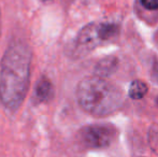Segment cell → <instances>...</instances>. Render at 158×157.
<instances>
[{
    "instance_id": "cell-10",
    "label": "cell",
    "mask_w": 158,
    "mask_h": 157,
    "mask_svg": "<svg viewBox=\"0 0 158 157\" xmlns=\"http://www.w3.org/2000/svg\"><path fill=\"white\" fill-rule=\"evenodd\" d=\"M151 76H152L153 81H154L156 84H158V63H156L154 66H153L152 73H151Z\"/></svg>"
},
{
    "instance_id": "cell-11",
    "label": "cell",
    "mask_w": 158,
    "mask_h": 157,
    "mask_svg": "<svg viewBox=\"0 0 158 157\" xmlns=\"http://www.w3.org/2000/svg\"><path fill=\"white\" fill-rule=\"evenodd\" d=\"M0 29H1V11H0Z\"/></svg>"
},
{
    "instance_id": "cell-6",
    "label": "cell",
    "mask_w": 158,
    "mask_h": 157,
    "mask_svg": "<svg viewBox=\"0 0 158 157\" xmlns=\"http://www.w3.org/2000/svg\"><path fill=\"white\" fill-rule=\"evenodd\" d=\"M118 66V60L114 56H108L102 58L97 63L95 67V76H100V78H108L112 76L117 70Z\"/></svg>"
},
{
    "instance_id": "cell-9",
    "label": "cell",
    "mask_w": 158,
    "mask_h": 157,
    "mask_svg": "<svg viewBox=\"0 0 158 157\" xmlns=\"http://www.w3.org/2000/svg\"><path fill=\"white\" fill-rule=\"evenodd\" d=\"M140 2H141L142 6L146 10H158V0H140Z\"/></svg>"
},
{
    "instance_id": "cell-7",
    "label": "cell",
    "mask_w": 158,
    "mask_h": 157,
    "mask_svg": "<svg viewBox=\"0 0 158 157\" xmlns=\"http://www.w3.org/2000/svg\"><path fill=\"white\" fill-rule=\"evenodd\" d=\"M148 92V87L143 81L140 80H135L131 82L130 86H129L128 95L131 99L133 100H140L142 99Z\"/></svg>"
},
{
    "instance_id": "cell-12",
    "label": "cell",
    "mask_w": 158,
    "mask_h": 157,
    "mask_svg": "<svg viewBox=\"0 0 158 157\" xmlns=\"http://www.w3.org/2000/svg\"><path fill=\"white\" fill-rule=\"evenodd\" d=\"M42 2H51V1H53V0H41Z\"/></svg>"
},
{
    "instance_id": "cell-8",
    "label": "cell",
    "mask_w": 158,
    "mask_h": 157,
    "mask_svg": "<svg viewBox=\"0 0 158 157\" xmlns=\"http://www.w3.org/2000/svg\"><path fill=\"white\" fill-rule=\"evenodd\" d=\"M148 143L152 150L158 154V125H154L151 127L148 132Z\"/></svg>"
},
{
    "instance_id": "cell-5",
    "label": "cell",
    "mask_w": 158,
    "mask_h": 157,
    "mask_svg": "<svg viewBox=\"0 0 158 157\" xmlns=\"http://www.w3.org/2000/svg\"><path fill=\"white\" fill-rule=\"evenodd\" d=\"M53 98V84L50 79L42 76L38 81L33 93V100L37 103L48 102Z\"/></svg>"
},
{
    "instance_id": "cell-1",
    "label": "cell",
    "mask_w": 158,
    "mask_h": 157,
    "mask_svg": "<svg viewBox=\"0 0 158 157\" xmlns=\"http://www.w3.org/2000/svg\"><path fill=\"white\" fill-rule=\"evenodd\" d=\"M31 50L15 40L9 44L0 61V102L9 111H16L25 100L30 80Z\"/></svg>"
},
{
    "instance_id": "cell-2",
    "label": "cell",
    "mask_w": 158,
    "mask_h": 157,
    "mask_svg": "<svg viewBox=\"0 0 158 157\" xmlns=\"http://www.w3.org/2000/svg\"><path fill=\"white\" fill-rule=\"evenodd\" d=\"M77 99L80 107L94 116H106L123 105L121 89L113 83L97 76H87L79 83Z\"/></svg>"
},
{
    "instance_id": "cell-4",
    "label": "cell",
    "mask_w": 158,
    "mask_h": 157,
    "mask_svg": "<svg viewBox=\"0 0 158 157\" xmlns=\"http://www.w3.org/2000/svg\"><path fill=\"white\" fill-rule=\"evenodd\" d=\"M116 134V128L110 124H93L80 130L77 140L87 149H104L112 144Z\"/></svg>"
},
{
    "instance_id": "cell-3",
    "label": "cell",
    "mask_w": 158,
    "mask_h": 157,
    "mask_svg": "<svg viewBox=\"0 0 158 157\" xmlns=\"http://www.w3.org/2000/svg\"><path fill=\"white\" fill-rule=\"evenodd\" d=\"M119 26L114 23H92L80 30L75 46L81 52H89L98 45L118 36Z\"/></svg>"
}]
</instances>
